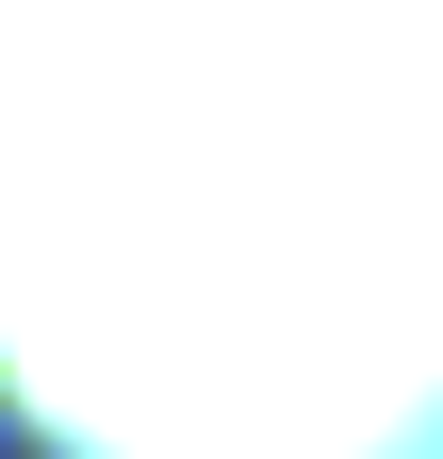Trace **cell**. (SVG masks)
<instances>
[{
  "instance_id": "6da1fadb",
  "label": "cell",
  "mask_w": 443,
  "mask_h": 459,
  "mask_svg": "<svg viewBox=\"0 0 443 459\" xmlns=\"http://www.w3.org/2000/svg\"><path fill=\"white\" fill-rule=\"evenodd\" d=\"M0 459H443V0H0Z\"/></svg>"
}]
</instances>
